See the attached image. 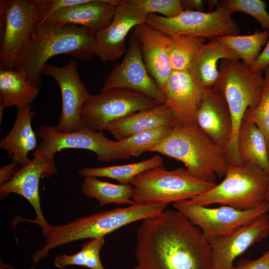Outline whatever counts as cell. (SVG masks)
<instances>
[{"label": "cell", "mask_w": 269, "mask_h": 269, "mask_svg": "<svg viewBox=\"0 0 269 269\" xmlns=\"http://www.w3.org/2000/svg\"><path fill=\"white\" fill-rule=\"evenodd\" d=\"M184 10L204 11V2L201 0H181Z\"/></svg>", "instance_id": "cell-40"}, {"label": "cell", "mask_w": 269, "mask_h": 269, "mask_svg": "<svg viewBox=\"0 0 269 269\" xmlns=\"http://www.w3.org/2000/svg\"><path fill=\"white\" fill-rule=\"evenodd\" d=\"M82 192L86 197L96 199L100 206L134 204L133 200L134 187L131 184H116L103 181L95 176H85Z\"/></svg>", "instance_id": "cell-27"}, {"label": "cell", "mask_w": 269, "mask_h": 269, "mask_svg": "<svg viewBox=\"0 0 269 269\" xmlns=\"http://www.w3.org/2000/svg\"><path fill=\"white\" fill-rule=\"evenodd\" d=\"M239 156L242 164H255L269 178V152L266 137L260 129L251 122L243 120L237 137Z\"/></svg>", "instance_id": "cell-26"}, {"label": "cell", "mask_w": 269, "mask_h": 269, "mask_svg": "<svg viewBox=\"0 0 269 269\" xmlns=\"http://www.w3.org/2000/svg\"><path fill=\"white\" fill-rule=\"evenodd\" d=\"M267 201L269 202V186L267 196Z\"/></svg>", "instance_id": "cell-42"}, {"label": "cell", "mask_w": 269, "mask_h": 269, "mask_svg": "<svg viewBox=\"0 0 269 269\" xmlns=\"http://www.w3.org/2000/svg\"><path fill=\"white\" fill-rule=\"evenodd\" d=\"M42 74L54 79L61 91L62 109L59 123L54 126L55 130L69 133L85 128L82 110L91 95L79 75L77 60L72 59L62 66L47 63L43 68Z\"/></svg>", "instance_id": "cell-13"}, {"label": "cell", "mask_w": 269, "mask_h": 269, "mask_svg": "<svg viewBox=\"0 0 269 269\" xmlns=\"http://www.w3.org/2000/svg\"><path fill=\"white\" fill-rule=\"evenodd\" d=\"M147 152H157L183 163L193 176L216 183L224 177L229 163L225 149L209 138L196 124L176 126Z\"/></svg>", "instance_id": "cell-3"}, {"label": "cell", "mask_w": 269, "mask_h": 269, "mask_svg": "<svg viewBox=\"0 0 269 269\" xmlns=\"http://www.w3.org/2000/svg\"><path fill=\"white\" fill-rule=\"evenodd\" d=\"M232 14L220 3L209 12L183 10L173 17L149 14L145 23L170 37L188 35L213 39L238 34L240 28Z\"/></svg>", "instance_id": "cell-10"}, {"label": "cell", "mask_w": 269, "mask_h": 269, "mask_svg": "<svg viewBox=\"0 0 269 269\" xmlns=\"http://www.w3.org/2000/svg\"><path fill=\"white\" fill-rule=\"evenodd\" d=\"M163 163L162 157L155 155L135 163L101 167H85L79 170L78 173L84 177H106L114 179L121 184H129L141 173L162 166Z\"/></svg>", "instance_id": "cell-28"}, {"label": "cell", "mask_w": 269, "mask_h": 269, "mask_svg": "<svg viewBox=\"0 0 269 269\" xmlns=\"http://www.w3.org/2000/svg\"><path fill=\"white\" fill-rule=\"evenodd\" d=\"M136 240L133 269H212L209 243L175 209L143 220Z\"/></svg>", "instance_id": "cell-1"}, {"label": "cell", "mask_w": 269, "mask_h": 269, "mask_svg": "<svg viewBox=\"0 0 269 269\" xmlns=\"http://www.w3.org/2000/svg\"><path fill=\"white\" fill-rule=\"evenodd\" d=\"M232 14L247 13L255 18L264 28L269 30V13L267 5L262 0H224L221 2Z\"/></svg>", "instance_id": "cell-34"}, {"label": "cell", "mask_w": 269, "mask_h": 269, "mask_svg": "<svg viewBox=\"0 0 269 269\" xmlns=\"http://www.w3.org/2000/svg\"><path fill=\"white\" fill-rule=\"evenodd\" d=\"M269 234L267 213L226 236L209 241L212 269H234L235 260Z\"/></svg>", "instance_id": "cell-15"}, {"label": "cell", "mask_w": 269, "mask_h": 269, "mask_svg": "<svg viewBox=\"0 0 269 269\" xmlns=\"http://www.w3.org/2000/svg\"><path fill=\"white\" fill-rule=\"evenodd\" d=\"M147 15L128 0H120L110 24L96 34V56L103 62L120 59L128 50V34L136 25L145 23Z\"/></svg>", "instance_id": "cell-16"}, {"label": "cell", "mask_w": 269, "mask_h": 269, "mask_svg": "<svg viewBox=\"0 0 269 269\" xmlns=\"http://www.w3.org/2000/svg\"><path fill=\"white\" fill-rule=\"evenodd\" d=\"M36 134L42 140L33 156H37L44 164L48 178L57 170L54 159L56 153L65 148L92 151L96 154L98 161L102 162L131 158L117 141L108 138L103 131L95 132L85 127L78 131L62 133L55 130L54 126L46 125L39 127Z\"/></svg>", "instance_id": "cell-9"}, {"label": "cell", "mask_w": 269, "mask_h": 269, "mask_svg": "<svg viewBox=\"0 0 269 269\" xmlns=\"http://www.w3.org/2000/svg\"><path fill=\"white\" fill-rule=\"evenodd\" d=\"M196 123L209 138L226 149L232 135L231 115L224 98L213 87L205 89Z\"/></svg>", "instance_id": "cell-19"}, {"label": "cell", "mask_w": 269, "mask_h": 269, "mask_svg": "<svg viewBox=\"0 0 269 269\" xmlns=\"http://www.w3.org/2000/svg\"><path fill=\"white\" fill-rule=\"evenodd\" d=\"M35 112L31 105L17 108L14 124L7 134L0 142V147L6 150L12 160L21 167L31 160L27 157L30 151L37 147L36 134L32 129L31 120Z\"/></svg>", "instance_id": "cell-23"}, {"label": "cell", "mask_w": 269, "mask_h": 269, "mask_svg": "<svg viewBox=\"0 0 269 269\" xmlns=\"http://www.w3.org/2000/svg\"><path fill=\"white\" fill-rule=\"evenodd\" d=\"M159 104L139 92L114 88L91 95L83 107L81 116L88 129L95 132L103 131L114 121Z\"/></svg>", "instance_id": "cell-11"}, {"label": "cell", "mask_w": 269, "mask_h": 269, "mask_svg": "<svg viewBox=\"0 0 269 269\" xmlns=\"http://www.w3.org/2000/svg\"><path fill=\"white\" fill-rule=\"evenodd\" d=\"M218 0H209L208 1V7L209 9H212L214 5H216L217 4V3L218 2Z\"/></svg>", "instance_id": "cell-41"}, {"label": "cell", "mask_w": 269, "mask_h": 269, "mask_svg": "<svg viewBox=\"0 0 269 269\" xmlns=\"http://www.w3.org/2000/svg\"><path fill=\"white\" fill-rule=\"evenodd\" d=\"M205 89L192 78L188 71H172L162 91L175 126L196 124V113Z\"/></svg>", "instance_id": "cell-17"}, {"label": "cell", "mask_w": 269, "mask_h": 269, "mask_svg": "<svg viewBox=\"0 0 269 269\" xmlns=\"http://www.w3.org/2000/svg\"><path fill=\"white\" fill-rule=\"evenodd\" d=\"M268 67H269V37L265 48L250 67L254 71L263 72Z\"/></svg>", "instance_id": "cell-38"}, {"label": "cell", "mask_w": 269, "mask_h": 269, "mask_svg": "<svg viewBox=\"0 0 269 269\" xmlns=\"http://www.w3.org/2000/svg\"><path fill=\"white\" fill-rule=\"evenodd\" d=\"M167 204L134 203L125 208L96 212L64 225L51 226L42 249L32 256L36 263L46 257L52 249L84 239L105 236L134 222L143 220L165 210Z\"/></svg>", "instance_id": "cell-4"}, {"label": "cell", "mask_w": 269, "mask_h": 269, "mask_svg": "<svg viewBox=\"0 0 269 269\" xmlns=\"http://www.w3.org/2000/svg\"><path fill=\"white\" fill-rule=\"evenodd\" d=\"M269 178L255 164L229 165L222 182L189 200L204 206L218 204L239 210L251 209L267 201Z\"/></svg>", "instance_id": "cell-7"}, {"label": "cell", "mask_w": 269, "mask_h": 269, "mask_svg": "<svg viewBox=\"0 0 269 269\" xmlns=\"http://www.w3.org/2000/svg\"><path fill=\"white\" fill-rule=\"evenodd\" d=\"M114 88L139 92L159 103H165V96L148 72L139 43L132 35L125 56L108 75L101 92Z\"/></svg>", "instance_id": "cell-14"}, {"label": "cell", "mask_w": 269, "mask_h": 269, "mask_svg": "<svg viewBox=\"0 0 269 269\" xmlns=\"http://www.w3.org/2000/svg\"><path fill=\"white\" fill-rule=\"evenodd\" d=\"M17 163L12 161L1 167L0 169V184L4 183L10 180L16 173L19 168L16 167Z\"/></svg>", "instance_id": "cell-39"}, {"label": "cell", "mask_w": 269, "mask_h": 269, "mask_svg": "<svg viewBox=\"0 0 269 269\" xmlns=\"http://www.w3.org/2000/svg\"><path fill=\"white\" fill-rule=\"evenodd\" d=\"M49 5V0H0V69H14Z\"/></svg>", "instance_id": "cell-6"}, {"label": "cell", "mask_w": 269, "mask_h": 269, "mask_svg": "<svg viewBox=\"0 0 269 269\" xmlns=\"http://www.w3.org/2000/svg\"><path fill=\"white\" fill-rule=\"evenodd\" d=\"M131 184L134 203L168 204L191 199L209 191L217 183L196 178L184 167L168 170L162 165L141 173Z\"/></svg>", "instance_id": "cell-8"}, {"label": "cell", "mask_w": 269, "mask_h": 269, "mask_svg": "<svg viewBox=\"0 0 269 269\" xmlns=\"http://www.w3.org/2000/svg\"><path fill=\"white\" fill-rule=\"evenodd\" d=\"M96 34L86 28L47 21L39 22L14 70H22L27 79L40 86L42 69L48 60L60 54L76 60H89L96 56Z\"/></svg>", "instance_id": "cell-2"}, {"label": "cell", "mask_w": 269, "mask_h": 269, "mask_svg": "<svg viewBox=\"0 0 269 269\" xmlns=\"http://www.w3.org/2000/svg\"><path fill=\"white\" fill-rule=\"evenodd\" d=\"M88 0H49V12L44 21L47 17L55 12L68 7L85 3Z\"/></svg>", "instance_id": "cell-37"}, {"label": "cell", "mask_w": 269, "mask_h": 269, "mask_svg": "<svg viewBox=\"0 0 269 269\" xmlns=\"http://www.w3.org/2000/svg\"><path fill=\"white\" fill-rule=\"evenodd\" d=\"M104 243V237L91 239L83 245L80 251L74 254L58 255L54 264L60 269L69 265L82 266L90 269H105L100 258V252Z\"/></svg>", "instance_id": "cell-31"}, {"label": "cell", "mask_w": 269, "mask_h": 269, "mask_svg": "<svg viewBox=\"0 0 269 269\" xmlns=\"http://www.w3.org/2000/svg\"><path fill=\"white\" fill-rule=\"evenodd\" d=\"M175 126L170 109L164 103L114 121L109 124L104 131L120 141L148 129L159 127L174 128Z\"/></svg>", "instance_id": "cell-22"}, {"label": "cell", "mask_w": 269, "mask_h": 269, "mask_svg": "<svg viewBox=\"0 0 269 269\" xmlns=\"http://www.w3.org/2000/svg\"><path fill=\"white\" fill-rule=\"evenodd\" d=\"M41 178H48L46 167L37 156H33V159L19 168L10 180L0 184V198L3 199L13 193L26 199L34 209L36 218L34 220H23L40 226L44 236L51 225L46 221L41 209L39 184Z\"/></svg>", "instance_id": "cell-20"}, {"label": "cell", "mask_w": 269, "mask_h": 269, "mask_svg": "<svg viewBox=\"0 0 269 269\" xmlns=\"http://www.w3.org/2000/svg\"><path fill=\"white\" fill-rule=\"evenodd\" d=\"M268 217H269V212L268 213Z\"/></svg>", "instance_id": "cell-43"}, {"label": "cell", "mask_w": 269, "mask_h": 269, "mask_svg": "<svg viewBox=\"0 0 269 269\" xmlns=\"http://www.w3.org/2000/svg\"><path fill=\"white\" fill-rule=\"evenodd\" d=\"M39 91L23 71L0 68V104L5 108L31 105Z\"/></svg>", "instance_id": "cell-25"}, {"label": "cell", "mask_w": 269, "mask_h": 269, "mask_svg": "<svg viewBox=\"0 0 269 269\" xmlns=\"http://www.w3.org/2000/svg\"><path fill=\"white\" fill-rule=\"evenodd\" d=\"M144 14L159 13L163 16L173 17L183 10L180 0H128Z\"/></svg>", "instance_id": "cell-35"}, {"label": "cell", "mask_w": 269, "mask_h": 269, "mask_svg": "<svg viewBox=\"0 0 269 269\" xmlns=\"http://www.w3.org/2000/svg\"><path fill=\"white\" fill-rule=\"evenodd\" d=\"M269 37V31L265 30L249 35H230L216 39L250 67L259 57L262 47L266 45Z\"/></svg>", "instance_id": "cell-29"}, {"label": "cell", "mask_w": 269, "mask_h": 269, "mask_svg": "<svg viewBox=\"0 0 269 269\" xmlns=\"http://www.w3.org/2000/svg\"><path fill=\"white\" fill-rule=\"evenodd\" d=\"M224 59H239L233 51L217 39H211L199 48L188 72L192 78L205 88L213 87L219 74L218 63Z\"/></svg>", "instance_id": "cell-24"}, {"label": "cell", "mask_w": 269, "mask_h": 269, "mask_svg": "<svg viewBox=\"0 0 269 269\" xmlns=\"http://www.w3.org/2000/svg\"><path fill=\"white\" fill-rule=\"evenodd\" d=\"M234 269H269V246L267 250L257 259H240Z\"/></svg>", "instance_id": "cell-36"}, {"label": "cell", "mask_w": 269, "mask_h": 269, "mask_svg": "<svg viewBox=\"0 0 269 269\" xmlns=\"http://www.w3.org/2000/svg\"><path fill=\"white\" fill-rule=\"evenodd\" d=\"M119 0H88L85 3L60 9L43 21L81 26L96 34L110 24Z\"/></svg>", "instance_id": "cell-21"}, {"label": "cell", "mask_w": 269, "mask_h": 269, "mask_svg": "<svg viewBox=\"0 0 269 269\" xmlns=\"http://www.w3.org/2000/svg\"><path fill=\"white\" fill-rule=\"evenodd\" d=\"M174 127H159L148 129L126 139L117 141L120 147L130 157H137L163 140Z\"/></svg>", "instance_id": "cell-32"}, {"label": "cell", "mask_w": 269, "mask_h": 269, "mask_svg": "<svg viewBox=\"0 0 269 269\" xmlns=\"http://www.w3.org/2000/svg\"><path fill=\"white\" fill-rule=\"evenodd\" d=\"M206 40L188 35L169 36V54L173 71H188L193 58Z\"/></svg>", "instance_id": "cell-30"}, {"label": "cell", "mask_w": 269, "mask_h": 269, "mask_svg": "<svg viewBox=\"0 0 269 269\" xmlns=\"http://www.w3.org/2000/svg\"><path fill=\"white\" fill-rule=\"evenodd\" d=\"M263 72L265 85L260 101L256 107L246 111L243 120L252 122L262 132L269 152V67Z\"/></svg>", "instance_id": "cell-33"}, {"label": "cell", "mask_w": 269, "mask_h": 269, "mask_svg": "<svg viewBox=\"0 0 269 269\" xmlns=\"http://www.w3.org/2000/svg\"><path fill=\"white\" fill-rule=\"evenodd\" d=\"M264 85L263 72L252 70L239 59L221 60L213 88L224 98L231 115L232 135L225 149L229 165L242 164L237 147L239 130L246 111L259 104Z\"/></svg>", "instance_id": "cell-5"}, {"label": "cell", "mask_w": 269, "mask_h": 269, "mask_svg": "<svg viewBox=\"0 0 269 269\" xmlns=\"http://www.w3.org/2000/svg\"><path fill=\"white\" fill-rule=\"evenodd\" d=\"M132 35L139 43L145 65L162 90L173 71L169 54V36L146 23L135 26Z\"/></svg>", "instance_id": "cell-18"}, {"label": "cell", "mask_w": 269, "mask_h": 269, "mask_svg": "<svg viewBox=\"0 0 269 269\" xmlns=\"http://www.w3.org/2000/svg\"><path fill=\"white\" fill-rule=\"evenodd\" d=\"M173 207L198 227L208 242L226 236L269 212L268 201L248 210L224 205L209 208L195 204L189 199L173 203Z\"/></svg>", "instance_id": "cell-12"}]
</instances>
